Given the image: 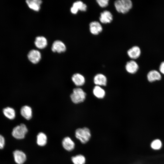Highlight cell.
<instances>
[{
	"mask_svg": "<svg viewBox=\"0 0 164 164\" xmlns=\"http://www.w3.org/2000/svg\"><path fill=\"white\" fill-rule=\"evenodd\" d=\"M47 138L45 134L43 132L39 133L36 137V143L40 146H43L46 145L47 142Z\"/></svg>",
	"mask_w": 164,
	"mask_h": 164,
	"instance_id": "obj_19",
	"label": "cell"
},
{
	"mask_svg": "<svg viewBox=\"0 0 164 164\" xmlns=\"http://www.w3.org/2000/svg\"><path fill=\"white\" fill-rule=\"evenodd\" d=\"M75 135L76 138L83 144L88 142L91 137V130L86 127L77 129L75 131Z\"/></svg>",
	"mask_w": 164,
	"mask_h": 164,
	"instance_id": "obj_1",
	"label": "cell"
},
{
	"mask_svg": "<svg viewBox=\"0 0 164 164\" xmlns=\"http://www.w3.org/2000/svg\"><path fill=\"white\" fill-rule=\"evenodd\" d=\"M29 60L32 63L36 64L40 61L41 58L40 53L38 50H32L30 51L28 55Z\"/></svg>",
	"mask_w": 164,
	"mask_h": 164,
	"instance_id": "obj_7",
	"label": "cell"
},
{
	"mask_svg": "<svg viewBox=\"0 0 164 164\" xmlns=\"http://www.w3.org/2000/svg\"><path fill=\"white\" fill-rule=\"evenodd\" d=\"M127 54L130 58L136 59L140 56L141 54V50L138 46H134L128 50Z\"/></svg>",
	"mask_w": 164,
	"mask_h": 164,
	"instance_id": "obj_11",
	"label": "cell"
},
{
	"mask_svg": "<svg viewBox=\"0 0 164 164\" xmlns=\"http://www.w3.org/2000/svg\"><path fill=\"white\" fill-rule=\"evenodd\" d=\"M99 20L102 23H110L113 20V16L110 12L105 10L101 13Z\"/></svg>",
	"mask_w": 164,
	"mask_h": 164,
	"instance_id": "obj_9",
	"label": "cell"
},
{
	"mask_svg": "<svg viewBox=\"0 0 164 164\" xmlns=\"http://www.w3.org/2000/svg\"><path fill=\"white\" fill-rule=\"evenodd\" d=\"M5 144V140L4 137L0 134V149L4 148Z\"/></svg>",
	"mask_w": 164,
	"mask_h": 164,
	"instance_id": "obj_26",
	"label": "cell"
},
{
	"mask_svg": "<svg viewBox=\"0 0 164 164\" xmlns=\"http://www.w3.org/2000/svg\"><path fill=\"white\" fill-rule=\"evenodd\" d=\"M15 162L17 164H23L26 161V156L23 151L19 150H15L13 153Z\"/></svg>",
	"mask_w": 164,
	"mask_h": 164,
	"instance_id": "obj_5",
	"label": "cell"
},
{
	"mask_svg": "<svg viewBox=\"0 0 164 164\" xmlns=\"http://www.w3.org/2000/svg\"><path fill=\"white\" fill-rule=\"evenodd\" d=\"M114 5L118 12L125 14L132 9V3L130 0H117L115 1Z\"/></svg>",
	"mask_w": 164,
	"mask_h": 164,
	"instance_id": "obj_2",
	"label": "cell"
},
{
	"mask_svg": "<svg viewBox=\"0 0 164 164\" xmlns=\"http://www.w3.org/2000/svg\"><path fill=\"white\" fill-rule=\"evenodd\" d=\"M71 160L73 164H85L86 158L82 154H78L71 158Z\"/></svg>",
	"mask_w": 164,
	"mask_h": 164,
	"instance_id": "obj_21",
	"label": "cell"
},
{
	"mask_svg": "<svg viewBox=\"0 0 164 164\" xmlns=\"http://www.w3.org/2000/svg\"><path fill=\"white\" fill-rule=\"evenodd\" d=\"M162 143L161 141L158 139H155L152 142L151 146L152 149L155 150L160 149L162 147Z\"/></svg>",
	"mask_w": 164,
	"mask_h": 164,
	"instance_id": "obj_24",
	"label": "cell"
},
{
	"mask_svg": "<svg viewBox=\"0 0 164 164\" xmlns=\"http://www.w3.org/2000/svg\"><path fill=\"white\" fill-rule=\"evenodd\" d=\"M28 132V128L24 124H21L15 126L12 129V135L15 138L17 139H23Z\"/></svg>",
	"mask_w": 164,
	"mask_h": 164,
	"instance_id": "obj_3",
	"label": "cell"
},
{
	"mask_svg": "<svg viewBox=\"0 0 164 164\" xmlns=\"http://www.w3.org/2000/svg\"><path fill=\"white\" fill-rule=\"evenodd\" d=\"M86 94L81 88H76L73 90L70 97L72 101L75 104H79L85 100Z\"/></svg>",
	"mask_w": 164,
	"mask_h": 164,
	"instance_id": "obj_4",
	"label": "cell"
},
{
	"mask_svg": "<svg viewBox=\"0 0 164 164\" xmlns=\"http://www.w3.org/2000/svg\"><path fill=\"white\" fill-rule=\"evenodd\" d=\"M4 115L10 120L14 119L15 117V112L14 109L10 107H7L3 109Z\"/></svg>",
	"mask_w": 164,
	"mask_h": 164,
	"instance_id": "obj_20",
	"label": "cell"
},
{
	"mask_svg": "<svg viewBox=\"0 0 164 164\" xmlns=\"http://www.w3.org/2000/svg\"><path fill=\"white\" fill-rule=\"evenodd\" d=\"M72 6L82 12L86 11L87 9L86 5L81 1H77L74 2Z\"/></svg>",
	"mask_w": 164,
	"mask_h": 164,
	"instance_id": "obj_23",
	"label": "cell"
},
{
	"mask_svg": "<svg viewBox=\"0 0 164 164\" xmlns=\"http://www.w3.org/2000/svg\"><path fill=\"white\" fill-rule=\"evenodd\" d=\"M147 77L149 81L153 82L155 80H160L161 78V76L158 71L153 70L150 71L148 73Z\"/></svg>",
	"mask_w": 164,
	"mask_h": 164,
	"instance_id": "obj_17",
	"label": "cell"
},
{
	"mask_svg": "<svg viewBox=\"0 0 164 164\" xmlns=\"http://www.w3.org/2000/svg\"><path fill=\"white\" fill-rule=\"evenodd\" d=\"M26 2L30 9L36 11L39 10L42 3L40 0H27Z\"/></svg>",
	"mask_w": 164,
	"mask_h": 164,
	"instance_id": "obj_16",
	"label": "cell"
},
{
	"mask_svg": "<svg viewBox=\"0 0 164 164\" xmlns=\"http://www.w3.org/2000/svg\"><path fill=\"white\" fill-rule=\"evenodd\" d=\"M159 70L161 73L164 74V61L162 62L160 64Z\"/></svg>",
	"mask_w": 164,
	"mask_h": 164,
	"instance_id": "obj_27",
	"label": "cell"
},
{
	"mask_svg": "<svg viewBox=\"0 0 164 164\" xmlns=\"http://www.w3.org/2000/svg\"><path fill=\"white\" fill-rule=\"evenodd\" d=\"M22 116L27 120H30L32 117V111L31 108L27 105L22 107L20 110Z\"/></svg>",
	"mask_w": 164,
	"mask_h": 164,
	"instance_id": "obj_13",
	"label": "cell"
},
{
	"mask_svg": "<svg viewBox=\"0 0 164 164\" xmlns=\"http://www.w3.org/2000/svg\"><path fill=\"white\" fill-rule=\"evenodd\" d=\"M51 49L53 52L61 53L65 51L66 47L62 42L60 40H56L53 43Z\"/></svg>",
	"mask_w": 164,
	"mask_h": 164,
	"instance_id": "obj_10",
	"label": "cell"
},
{
	"mask_svg": "<svg viewBox=\"0 0 164 164\" xmlns=\"http://www.w3.org/2000/svg\"><path fill=\"white\" fill-rule=\"evenodd\" d=\"M94 96L98 98H103L105 95V91L100 86L96 85L94 87L93 90Z\"/></svg>",
	"mask_w": 164,
	"mask_h": 164,
	"instance_id": "obj_22",
	"label": "cell"
},
{
	"mask_svg": "<svg viewBox=\"0 0 164 164\" xmlns=\"http://www.w3.org/2000/svg\"><path fill=\"white\" fill-rule=\"evenodd\" d=\"M72 80L74 84L78 86L83 85L85 82L84 77L79 73L74 74L72 77Z\"/></svg>",
	"mask_w": 164,
	"mask_h": 164,
	"instance_id": "obj_14",
	"label": "cell"
},
{
	"mask_svg": "<svg viewBox=\"0 0 164 164\" xmlns=\"http://www.w3.org/2000/svg\"><path fill=\"white\" fill-rule=\"evenodd\" d=\"M35 44L37 48L43 49L46 46L47 44V41L46 38L43 36H38L36 38Z\"/></svg>",
	"mask_w": 164,
	"mask_h": 164,
	"instance_id": "obj_18",
	"label": "cell"
},
{
	"mask_svg": "<svg viewBox=\"0 0 164 164\" xmlns=\"http://www.w3.org/2000/svg\"><path fill=\"white\" fill-rule=\"evenodd\" d=\"M94 84L98 86H106L107 79L106 77L102 74L99 73L96 75L94 78Z\"/></svg>",
	"mask_w": 164,
	"mask_h": 164,
	"instance_id": "obj_15",
	"label": "cell"
},
{
	"mask_svg": "<svg viewBox=\"0 0 164 164\" xmlns=\"http://www.w3.org/2000/svg\"><path fill=\"white\" fill-rule=\"evenodd\" d=\"M78 11L77 9L73 6L70 9L71 12L73 14H77Z\"/></svg>",
	"mask_w": 164,
	"mask_h": 164,
	"instance_id": "obj_28",
	"label": "cell"
},
{
	"mask_svg": "<svg viewBox=\"0 0 164 164\" xmlns=\"http://www.w3.org/2000/svg\"><path fill=\"white\" fill-rule=\"evenodd\" d=\"M90 32L93 34L97 35L101 32L102 27L100 23L97 21H93L89 24Z\"/></svg>",
	"mask_w": 164,
	"mask_h": 164,
	"instance_id": "obj_8",
	"label": "cell"
},
{
	"mask_svg": "<svg viewBox=\"0 0 164 164\" xmlns=\"http://www.w3.org/2000/svg\"><path fill=\"white\" fill-rule=\"evenodd\" d=\"M96 2L98 5L102 8L106 7L108 5V0H97Z\"/></svg>",
	"mask_w": 164,
	"mask_h": 164,
	"instance_id": "obj_25",
	"label": "cell"
},
{
	"mask_svg": "<svg viewBox=\"0 0 164 164\" xmlns=\"http://www.w3.org/2000/svg\"><path fill=\"white\" fill-rule=\"evenodd\" d=\"M125 69L129 73H135L138 71V66L135 61L131 60L127 63L125 65Z\"/></svg>",
	"mask_w": 164,
	"mask_h": 164,
	"instance_id": "obj_12",
	"label": "cell"
},
{
	"mask_svg": "<svg viewBox=\"0 0 164 164\" xmlns=\"http://www.w3.org/2000/svg\"><path fill=\"white\" fill-rule=\"evenodd\" d=\"M63 147L67 151H71L75 147V143L69 137L64 138L62 141Z\"/></svg>",
	"mask_w": 164,
	"mask_h": 164,
	"instance_id": "obj_6",
	"label": "cell"
}]
</instances>
